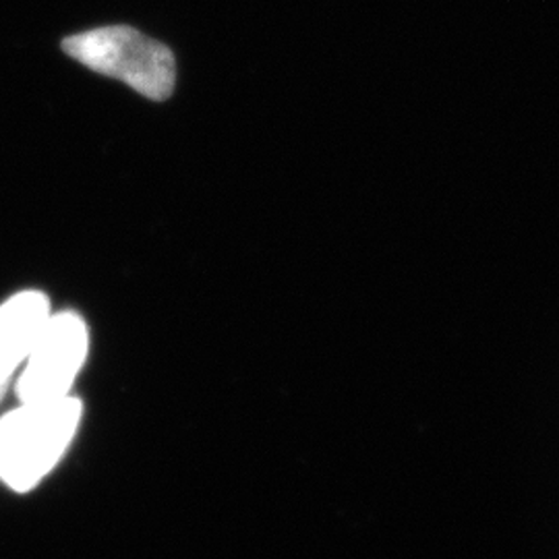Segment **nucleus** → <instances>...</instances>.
Masks as SVG:
<instances>
[{
	"instance_id": "obj_1",
	"label": "nucleus",
	"mask_w": 559,
	"mask_h": 559,
	"mask_svg": "<svg viewBox=\"0 0 559 559\" xmlns=\"http://www.w3.org/2000/svg\"><path fill=\"white\" fill-rule=\"evenodd\" d=\"M83 406L75 396L20 402L0 417V483L17 493L38 487L59 464L80 429Z\"/></svg>"
},
{
	"instance_id": "obj_2",
	"label": "nucleus",
	"mask_w": 559,
	"mask_h": 559,
	"mask_svg": "<svg viewBox=\"0 0 559 559\" xmlns=\"http://www.w3.org/2000/svg\"><path fill=\"white\" fill-rule=\"evenodd\" d=\"M62 50L90 71L122 81L147 100H168L177 60L168 46L127 25H108L62 40Z\"/></svg>"
},
{
	"instance_id": "obj_3",
	"label": "nucleus",
	"mask_w": 559,
	"mask_h": 559,
	"mask_svg": "<svg viewBox=\"0 0 559 559\" xmlns=\"http://www.w3.org/2000/svg\"><path fill=\"white\" fill-rule=\"evenodd\" d=\"M90 348V332L78 313H52L17 376L23 404L52 402L71 396Z\"/></svg>"
},
{
	"instance_id": "obj_4",
	"label": "nucleus",
	"mask_w": 559,
	"mask_h": 559,
	"mask_svg": "<svg viewBox=\"0 0 559 559\" xmlns=\"http://www.w3.org/2000/svg\"><path fill=\"white\" fill-rule=\"evenodd\" d=\"M52 316L48 297L40 290H23L0 305V383L9 388L44 325Z\"/></svg>"
},
{
	"instance_id": "obj_5",
	"label": "nucleus",
	"mask_w": 559,
	"mask_h": 559,
	"mask_svg": "<svg viewBox=\"0 0 559 559\" xmlns=\"http://www.w3.org/2000/svg\"><path fill=\"white\" fill-rule=\"evenodd\" d=\"M4 392H7V385H2V383H0V400L4 396Z\"/></svg>"
}]
</instances>
